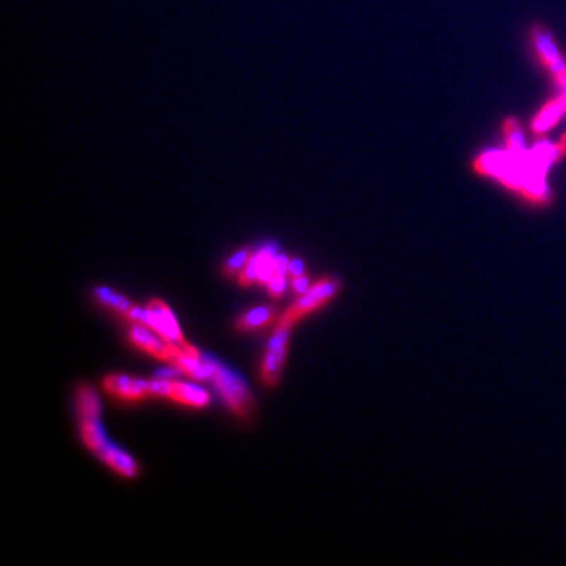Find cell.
<instances>
[{"label": "cell", "mask_w": 566, "mask_h": 566, "mask_svg": "<svg viewBox=\"0 0 566 566\" xmlns=\"http://www.w3.org/2000/svg\"><path fill=\"white\" fill-rule=\"evenodd\" d=\"M76 401H78L81 435L87 449L92 450L117 473L126 478H136L138 475V464L136 459L112 444L102 430L100 420L101 403L95 390L82 384L76 392Z\"/></svg>", "instance_id": "6da1fadb"}, {"label": "cell", "mask_w": 566, "mask_h": 566, "mask_svg": "<svg viewBox=\"0 0 566 566\" xmlns=\"http://www.w3.org/2000/svg\"><path fill=\"white\" fill-rule=\"evenodd\" d=\"M211 379L228 404V408L237 417L244 418L250 415V412L254 411V396L250 395L247 384L240 376L214 360V373Z\"/></svg>", "instance_id": "7a4b0ae2"}, {"label": "cell", "mask_w": 566, "mask_h": 566, "mask_svg": "<svg viewBox=\"0 0 566 566\" xmlns=\"http://www.w3.org/2000/svg\"><path fill=\"white\" fill-rule=\"evenodd\" d=\"M338 288L340 282L335 281V278L329 277L321 278L319 282L310 286V288L296 300L295 305H291L290 309L283 313L281 321H285V323L290 324L297 323L299 319L307 317L310 312L317 310L319 307H323L324 304L329 302V300L338 293Z\"/></svg>", "instance_id": "3957f363"}, {"label": "cell", "mask_w": 566, "mask_h": 566, "mask_svg": "<svg viewBox=\"0 0 566 566\" xmlns=\"http://www.w3.org/2000/svg\"><path fill=\"white\" fill-rule=\"evenodd\" d=\"M291 327L293 324L285 323V321H278L276 331L269 340L266 355H264L261 365V379L269 387L277 386L278 381H281Z\"/></svg>", "instance_id": "277c9868"}, {"label": "cell", "mask_w": 566, "mask_h": 566, "mask_svg": "<svg viewBox=\"0 0 566 566\" xmlns=\"http://www.w3.org/2000/svg\"><path fill=\"white\" fill-rule=\"evenodd\" d=\"M150 395L170 398L173 401L192 408H205L211 400V396L204 389L195 387L192 384L163 379V377L150 381Z\"/></svg>", "instance_id": "5b68a950"}, {"label": "cell", "mask_w": 566, "mask_h": 566, "mask_svg": "<svg viewBox=\"0 0 566 566\" xmlns=\"http://www.w3.org/2000/svg\"><path fill=\"white\" fill-rule=\"evenodd\" d=\"M150 312V327L153 331H156L160 337L169 341L172 345L177 346H187L186 340L181 334V329L178 326V321L175 319L173 312L169 309L164 300L160 299H153L148 302L146 307Z\"/></svg>", "instance_id": "8992f818"}, {"label": "cell", "mask_w": 566, "mask_h": 566, "mask_svg": "<svg viewBox=\"0 0 566 566\" xmlns=\"http://www.w3.org/2000/svg\"><path fill=\"white\" fill-rule=\"evenodd\" d=\"M102 387L110 395L122 400L137 401L150 395V381L141 377H131L128 375H110L102 382Z\"/></svg>", "instance_id": "52a82bcc"}, {"label": "cell", "mask_w": 566, "mask_h": 566, "mask_svg": "<svg viewBox=\"0 0 566 566\" xmlns=\"http://www.w3.org/2000/svg\"><path fill=\"white\" fill-rule=\"evenodd\" d=\"M155 332L156 331H153L151 327L137 323L129 329V340L137 348L143 349V351L155 355V358L172 362L173 345L167 340H160Z\"/></svg>", "instance_id": "ba28073f"}, {"label": "cell", "mask_w": 566, "mask_h": 566, "mask_svg": "<svg viewBox=\"0 0 566 566\" xmlns=\"http://www.w3.org/2000/svg\"><path fill=\"white\" fill-rule=\"evenodd\" d=\"M532 35L535 46L541 55L544 65L550 69V73L554 76L562 74L566 69V61L562 59V55L558 54V49L554 45V41H552L550 33L544 30L543 27H535L532 30Z\"/></svg>", "instance_id": "9c48e42d"}, {"label": "cell", "mask_w": 566, "mask_h": 566, "mask_svg": "<svg viewBox=\"0 0 566 566\" xmlns=\"http://www.w3.org/2000/svg\"><path fill=\"white\" fill-rule=\"evenodd\" d=\"M276 310L274 307H257L254 310H249L244 317L236 321V327L240 331H252L258 327L268 326L274 321Z\"/></svg>", "instance_id": "30bf717a"}, {"label": "cell", "mask_w": 566, "mask_h": 566, "mask_svg": "<svg viewBox=\"0 0 566 566\" xmlns=\"http://www.w3.org/2000/svg\"><path fill=\"white\" fill-rule=\"evenodd\" d=\"M565 110L566 109H565V104L562 101V98H558V100L548 102L533 120V124H532L533 131L538 132V134H541V132L548 131L550 126H554L558 122V118L562 117V114Z\"/></svg>", "instance_id": "8fae6325"}, {"label": "cell", "mask_w": 566, "mask_h": 566, "mask_svg": "<svg viewBox=\"0 0 566 566\" xmlns=\"http://www.w3.org/2000/svg\"><path fill=\"white\" fill-rule=\"evenodd\" d=\"M95 296L101 304L110 307V309L124 314V317L132 309V304L128 299L123 297L122 295H118L115 291H112L110 288H106V286H98V288H95Z\"/></svg>", "instance_id": "7c38bea8"}, {"label": "cell", "mask_w": 566, "mask_h": 566, "mask_svg": "<svg viewBox=\"0 0 566 566\" xmlns=\"http://www.w3.org/2000/svg\"><path fill=\"white\" fill-rule=\"evenodd\" d=\"M503 131H505L507 138H508L509 153L518 158L527 156L526 143H524V136L519 128V123L516 122L514 118H509V120H507L505 124H503Z\"/></svg>", "instance_id": "4fadbf2b"}, {"label": "cell", "mask_w": 566, "mask_h": 566, "mask_svg": "<svg viewBox=\"0 0 566 566\" xmlns=\"http://www.w3.org/2000/svg\"><path fill=\"white\" fill-rule=\"evenodd\" d=\"M250 257H252V252L249 249H242L240 252H236V254L225 263V266H223V272H225V274L230 277L240 276L244 271V268H246V264L249 263Z\"/></svg>", "instance_id": "5bb4252c"}, {"label": "cell", "mask_w": 566, "mask_h": 566, "mask_svg": "<svg viewBox=\"0 0 566 566\" xmlns=\"http://www.w3.org/2000/svg\"><path fill=\"white\" fill-rule=\"evenodd\" d=\"M268 288H269V293L272 297H276V299L281 297L286 288L285 274H278V272H276V274L272 276L271 281L268 282Z\"/></svg>", "instance_id": "9a60e30c"}, {"label": "cell", "mask_w": 566, "mask_h": 566, "mask_svg": "<svg viewBox=\"0 0 566 566\" xmlns=\"http://www.w3.org/2000/svg\"><path fill=\"white\" fill-rule=\"evenodd\" d=\"M291 285H293V290H295L296 293H299V295H304V293L309 290V277H307L305 274L299 276V277H293Z\"/></svg>", "instance_id": "2e32d148"}, {"label": "cell", "mask_w": 566, "mask_h": 566, "mask_svg": "<svg viewBox=\"0 0 566 566\" xmlns=\"http://www.w3.org/2000/svg\"><path fill=\"white\" fill-rule=\"evenodd\" d=\"M290 274L291 277L304 276V263L300 260H290Z\"/></svg>", "instance_id": "e0dca14e"}, {"label": "cell", "mask_w": 566, "mask_h": 566, "mask_svg": "<svg viewBox=\"0 0 566 566\" xmlns=\"http://www.w3.org/2000/svg\"><path fill=\"white\" fill-rule=\"evenodd\" d=\"M555 79H557V82L560 83V86L566 90V69L565 71L562 73V74H558V76H555Z\"/></svg>", "instance_id": "ac0fdd59"}, {"label": "cell", "mask_w": 566, "mask_h": 566, "mask_svg": "<svg viewBox=\"0 0 566 566\" xmlns=\"http://www.w3.org/2000/svg\"><path fill=\"white\" fill-rule=\"evenodd\" d=\"M560 145H562L563 148L566 150V134H563V136H562V138H560Z\"/></svg>", "instance_id": "d6986e66"}, {"label": "cell", "mask_w": 566, "mask_h": 566, "mask_svg": "<svg viewBox=\"0 0 566 566\" xmlns=\"http://www.w3.org/2000/svg\"><path fill=\"white\" fill-rule=\"evenodd\" d=\"M562 101H563V104H565V109H566V90H565V95L562 96Z\"/></svg>", "instance_id": "ffe728a7"}]
</instances>
